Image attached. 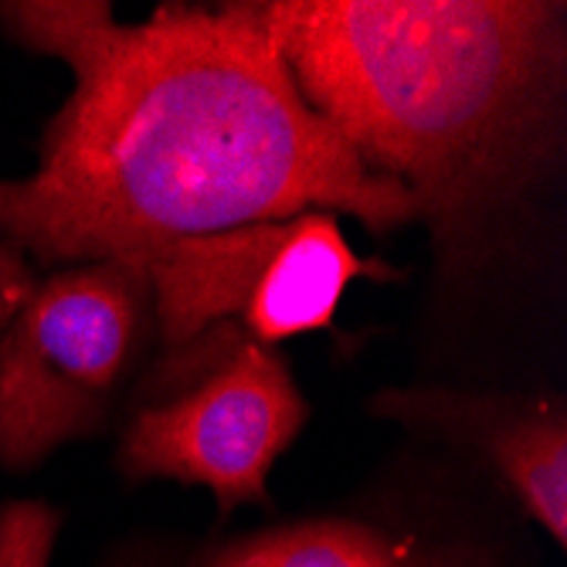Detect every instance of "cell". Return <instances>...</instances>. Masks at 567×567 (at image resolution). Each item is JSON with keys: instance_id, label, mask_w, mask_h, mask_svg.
I'll return each instance as SVG.
<instances>
[{"instance_id": "obj_2", "label": "cell", "mask_w": 567, "mask_h": 567, "mask_svg": "<svg viewBox=\"0 0 567 567\" xmlns=\"http://www.w3.org/2000/svg\"><path fill=\"white\" fill-rule=\"evenodd\" d=\"M313 106L415 204L445 286L520 259L564 167L560 0H259Z\"/></svg>"}, {"instance_id": "obj_10", "label": "cell", "mask_w": 567, "mask_h": 567, "mask_svg": "<svg viewBox=\"0 0 567 567\" xmlns=\"http://www.w3.org/2000/svg\"><path fill=\"white\" fill-rule=\"evenodd\" d=\"M133 560H136V567H140V557H133ZM116 567H120V564H116Z\"/></svg>"}, {"instance_id": "obj_8", "label": "cell", "mask_w": 567, "mask_h": 567, "mask_svg": "<svg viewBox=\"0 0 567 567\" xmlns=\"http://www.w3.org/2000/svg\"><path fill=\"white\" fill-rule=\"evenodd\" d=\"M65 513L48 499L0 503V567H51Z\"/></svg>"}, {"instance_id": "obj_7", "label": "cell", "mask_w": 567, "mask_h": 567, "mask_svg": "<svg viewBox=\"0 0 567 567\" xmlns=\"http://www.w3.org/2000/svg\"><path fill=\"white\" fill-rule=\"evenodd\" d=\"M368 411L483 476L557 550L567 547V401L560 391L381 388Z\"/></svg>"}, {"instance_id": "obj_1", "label": "cell", "mask_w": 567, "mask_h": 567, "mask_svg": "<svg viewBox=\"0 0 567 567\" xmlns=\"http://www.w3.org/2000/svg\"><path fill=\"white\" fill-rule=\"evenodd\" d=\"M0 31L72 72L34 171L0 181V238L38 272L299 212L415 225L404 187L302 99L259 0L161 4L136 24L102 0H8Z\"/></svg>"}, {"instance_id": "obj_9", "label": "cell", "mask_w": 567, "mask_h": 567, "mask_svg": "<svg viewBox=\"0 0 567 567\" xmlns=\"http://www.w3.org/2000/svg\"><path fill=\"white\" fill-rule=\"evenodd\" d=\"M38 276L41 272L24 259V255L0 238V333H4L8 323L18 317V309L31 296Z\"/></svg>"}, {"instance_id": "obj_6", "label": "cell", "mask_w": 567, "mask_h": 567, "mask_svg": "<svg viewBox=\"0 0 567 567\" xmlns=\"http://www.w3.org/2000/svg\"><path fill=\"white\" fill-rule=\"evenodd\" d=\"M143 262L157 309V350L181 347L215 323H235L269 347L327 333L353 282L404 279L384 259L357 255L333 212L181 238Z\"/></svg>"}, {"instance_id": "obj_4", "label": "cell", "mask_w": 567, "mask_h": 567, "mask_svg": "<svg viewBox=\"0 0 567 567\" xmlns=\"http://www.w3.org/2000/svg\"><path fill=\"white\" fill-rule=\"evenodd\" d=\"M157 353L143 259L38 276L0 333V470L31 473L69 442L110 432Z\"/></svg>"}, {"instance_id": "obj_3", "label": "cell", "mask_w": 567, "mask_h": 567, "mask_svg": "<svg viewBox=\"0 0 567 567\" xmlns=\"http://www.w3.org/2000/svg\"><path fill=\"white\" fill-rule=\"evenodd\" d=\"M309 425V401L279 347L215 323L157 350L140 374L116 435L126 483L204 486L218 524L235 509H272L269 476Z\"/></svg>"}, {"instance_id": "obj_5", "label": "cell", "mask_w": 567, "mask_h": 567, "mask_svg": "<svg viewBox=\"0 0 567 567\" xmlns=\"http://www.w3.org/2000/svg\"><path fill=\"white\" fill-rule=\"evenodd\" d=\"M524 517L452 455H408L323 513L200 544L184 567H534Z\"/></svg>"}]
</instances>
